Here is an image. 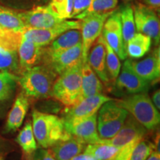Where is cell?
Masks as SVG:
<instances>
[{"label":"cell","instance_id":"14","mask_svg":"<svg viewBox=\"0 0 160 160\" xmlns=\"http://www.w3.org/2000/svg\"><path fill=\"white\" fill-rule=\"evenodd\" d=\"M147 129L137 121L132 115L128 116L123 125L114 137L110 139H100L99 142L109 144L121 148L137 138H144Z\"/></svg>","mask_w":160,"mask_h":160},{"label":"cell","instance_id":"5","mask_svg":"<svg viewBox=\"0 0 160 160\" xmlns=\"http://www.w3.org/2000/svg\"><path fill=\"white\" fill-rule=\"evenodd\" d=\"M97 115V131L100 139H110L118 133L129 113L116 100L106 102Z\"/></svg>","mask_w":160,"mask_h":160},{"label":"cell","instance_id":"30","mask_svg":"<svg viewBox=\"0 0 160 160\" xmlns=\"http://www.w3.org/2000/svg\"><path fill=\"white\" fill-rule=\"evenodd\" d=\"M18 76L10 72L0 71V101L6 100L13 95L17 87Z\"/></svg>","mask_w":160,"mask_h":160},{"label":"cell","instance_id":"11","mask_svg":"<svg viewBox=\"0 0 160 160\" xmlns=\"http://www.w3.org/2000/svg\"><path fill=\"white\" fill-rule=\"evenodd\" d=\"M102 35L106 42L117 53L119 59H126L127 53L124 46L119 11H113L107 18L104 23Z\"/></svg>","mask_w":160,"mask_h":160},{"label":"cell","instance_id":"19","mask_svg":"<svg viewBox=\"0 0 160 160\" xmlns=\"http://www.w3.org/2000/svg\"><path fill=\"white\" fill-rule=\"evenodd\" d=\"M131 65L138 76L148 82L159 79L160 75L159 48L154 50L151 55L142 60H131Z\"/></svg>","mask_w":160,"mask_h":160},{"label":"cell","instance_id":"34","mask_svg":"<svg viewBox=\"0 0 160 160\" xmlns=\"http://www.w3.org/2000/svg\"><path fill=\"white\" fill-rule=\"evenodd\" d=\"M73 0H50L48 7L62 19H71Z\"/></svg>","mask_w":160,"mask_h":160},{"label":"cell","instance_id":"41","mask_svg":"<svg viewBox=\"0 0 160 160\" xmlns=\"http://www.w3.org/2000/svg\"><path fill=\"white\" fill-rule=\"evenodd\" d=\"M0 160H5V159H3V158H2V157H0Z\"/></svg>","mask_w":160,"mask_h":160},{"label":"cell","instance_id":"22","mask_svg":"<svg viewBox=\"0 0 160 160\" xmlns=\"http://www.w3.org/2000/svg\"><path fill=\"white\" fill-rule=\"evenodd\" d=\"M82 43L80 29H71L64 32L53 40L44 51V57L55 55Z\"/></svg>","mask_w":160,"mask_h":160},{"label":"cell","instance_id":"36","mask_svg":"<svg viewBox=\"0 0 160 160\" xmlns=\"http://www.w3.org/2000/svg\"><path fill=\"white\" fill-rule=\"evenodd\" d=\"M33 160H56L50 150L39 149L33 153Z\"/></svg>","mask_w":160,"mask_h":160},{"label":"cell","instance_id":"24","mask_svg":"<svg viewBox=\"0 0 160 160\" xmlns=\"http://www.w3.org/2000/svg\"><path fill=\"white\" fill-rule=\"evenodd\" d=\"M152 39L141 33H136L128 42L126 53L133 59H139L145 56L151 49Z\"/></svg>","mask_w":160,"mask_h":160},{"label":"cell","instance_id":"12","mask_svg":"<svg viewBox=\"0 0 160 160\" xmlns=\"http://www.w3.org/2000/svg\"><path fill=\"white\" fill-rule=\"evenodd\" d=\"M26 28H48L62 22L63 20L56 16L48 5L37 6L28 11L18 12Z\"/></svg>","mask_w":160,"mask_h":160},{"label":"cell","instance_id":"6","mask_svg":"<svg viewBox=\"0 0 160 160\" xmlns=\"http://www.w3.org/2000/svg\"><path fill=\"white\" fill-rule=\"evenodd\" d=\"M71 29H81V20L65 19L58 25L48 28H25L22 31V37L42 47H45L64 32Z\"/></svg>","mask_w":160,"mask_h":160},{"label":"cell","instance_id":"42","mask_svg":"<svg viewBox=\"0 0 160 160\" xmlns=\"http://www.w3.org/2000/svg\"><path fill=\"white\" fill-rule=\"evenodd\" d=\"M123 1H131V0H123Z\"/></svg>","mask_w":160,"mask_h":160},{"label":"cell","instance_id":"21","mask_svg":"<svg viewBox=\"0 0 160 160\" xmlns=\"http://www.w3.org/2000/svg\"><path fill=\"white\" fill-rule=\"evenodd\" d=\"M29 102L27 97L24 92L20 93L17 96L12 108L8 115L4 128L5 133L14 132L21 127L27 114Z\"/></svg>","mask_w":160,"mask_h":160},{"label":"cell","instance_id":"2","mask_svg":"<svg viewBox=\"0 0 160 160\" xmlns=\"http://www.w3.org/2000/svg\"><path fill=\"white\" fill-rule=\"evenodd\" d=\"M33 134L36 141L42 148H48L58 142L71 137L66 133L63 120L53 114L34 110L32 113Z\"/></svg>","mask_w":160,"mask_h":160},{"label":"cell","instance_id":"37","mask_svg":"<svg viewBox=\"0 0 160 160\" xmlns=\"http://www.w3.org/2000/svg\"><path fill=\"white\" fill-rule=\"evenodd\" d=\"M144 5L155 11H159L160 8V0H142Z\"/></svg>","mask_w":160,"mask_h":160},{"label":"cell","instance_id":"10","mask_svg":"<svg viewBox=\"0 0 160 160\" xmlns=\"http://www.w3.org/2000/svg\"><path fill=\"white\" fill-rule=\"evenodd\" d=\"M112 99L102 93L84 98L76 105L68 108L62 119L64 123H68L85 119L97 113L104 103Z\"/></svg>","mask_w":160,"mask_h":160},{"label":"cell","instance_id":"39","mask_svg":"<svg viewBox=\"0 0 160 160\" xmlns=\"http://www.w3.org/2000/svg\"><path fill=\"white\" fill-rule=\"evenodd\" d=\"M145 160H160V153L155 150Z\"/></svg>","mask_w":160,"mask_h":160},{"label":"cell","instance_id":"35","mask_svg":"<svg viewBox=\"0 0 160 160\" xmlns=\"http://www.w3.org/2000/svg\"><path fill=\"white\" fill-rule=\"evenodd\" d=\"M91 1L92 0H73L71 19H73L79 13L85 11L91 5Z\"/></svg>","mask_w":160,"mask_h":160},{"label":"cell","instance_id":"23","mask_svg":"<svg viewBox=\"0 0 160 160\" xmlns=\"http://www.w3.org/2000/svg\"><path fill=\"white\" fill-rule=\"evenodd\" d=\"M81 76L82 99L91 97V96L101 94L102 93V83L88 62L82 63Z\"/></svg>","mask_w":160,"mask_h":160},{"label":"cell","instance_id":"17","mask_svg":"<svg viewBox=\"0 0 160 160\" xmlns=\"http://www.w3.org/2000/svg\"><path fill=\"white\" fill-rule=\"evenodd\" d=\"M44 51V47L39 46L31 40L22 38L17 49L20 72L42 62Z\"/></svg>","mask_w":160,"mask_h":160},{"label":"cell","instance_id":"3","mask_svg":"<svg viewBox=\"0 0 160 160\" xmlns=\"http://www.w3.org/2000/svg\"><path fill=\"white\" fill-rule=\"evenodd\" d=\"M116 101L147 130H153L159 125V112L146 92Z\"/></svg>","mask_w":160,"mask_h":160},{"label":"cell","instance_id":"25","mask_svg":"<svg viewBox=\"0 0 160 160\" xmlns=\"http://www.w3.org/2000/svg\"><path fill=\"white\" fill-rule=\"evenodd\" d=\"M119 148L103 142L88 144L84 149V153L97 160H113Z\"/></svg>","mask_w":160,"mask_h":160},{"label":"cell","instance_id":"31","mask_svg":"<svg viewBox=\"0 0 160 160\" xmlns=\"http://www.w3.org/2000/svg\"><path fill=\"white\" fill-rule=\"evenodd\" d=\"M0 71L12 73L20 71L17 51L0 48Z\"/></svg>","mask_w":160,"mask_h":160},{"label":"cell","instance_id":"1","mask_svg":"<svg viewBox=\"0 0 160 160\" xmlns=\"http://www.w3.org/2000/svg\"><path fill=\"white\" fill-rule=\"evenodd\" d=\"M17 82L24 93L30 97L45 99L51 97V91L57 74L47 65H37L20 72Z\"/></svg>","mask_w":160,"mask_h":160},{"label":"cell","instance_id":"18","mask_svg":"<svg viewBox=\"0 0 160 160\" xmlns=\"http://www.w3.org/2000/svg\"><path fill=\"white\" fill-rule=\"evenodd\" d=\"M156 148L144 138H137L121 148L113 160H145Z\"/></svg>","mask_w":160,"mask_h":160},{"label":"cell","instance_id":"27","mask_svg":"<svg viewBox=\"0 0 160 160\" xmlns=\"http://www.w3.org/2000/svg\"><path fill=\"white\" fill-rule=\"evenodd\" d=\"M0 27L21 33H22L26 28L17 12L2 6H0Z\"/></svg>","mask_w":160,"mask_h":160},{"label":"cell","instance_id":"8","mask_svg":"<svg viewBox=\"0 0 160 160\" xmlns=\"http://www.w3.org/2000/svg\"><path fill=\"white\" fill-rule=\"evenodd\" d=\"M111 13H93L81 19L82 45L83 63L87 62L89 50L93 42L102 34L103 25Z\"/></svg>","mask_w":160,"mask_h":160},{"label":"cell","instance_id":"9","mask_svg":"<svg viewBox=\"0 0 160 160\" xmlns=\"http://www.w3.org/2000/svg\"><path fill=\"white\" fill-rule=\"evenodd\" d=\"M42 62L57 75L62 74L68 70L83 63L82 43L57 54L43 57Z\"/></svg>","mask_w":160,"mask_h":160},{"label":"cell","instance_id":"15","mask_svg":"<svg viewBox=\"0 0 160 160\" xmlns=\"http://www.w3.org/2000/svg\"><path fill=\"white\" fill-rule=\"evenodd\" d=\"M116 80V85L119 88L125 90L131 94L145 93L149 88L148 82L142 79L132 68L131 59L125 60Z\"/></svg>","mask_w":160,"mask_h":160},{"label":"cell","instance_id":"7","mask_svg":"<svg viewBox=\"0 0 160 160\" xmlns=\"http://www.w3.org/2000/svg\"><path fill=\"white\" fill-rule=\"evenodd\" d=\"M133 11L136 31L143 33L155 42H159V19L153 9L142 3H137L132 8Z\"/></svg>","mask_w":160,"mask_h":160},{"label":"cell","instance_id":"29","mask_svg":"<svg viewBox=\"0 0 160 160\" xmlns=\"http://www.w3.org/2000/svg\"><path fill=\"white\" fill-rule=\"evenodd\" d=\"M118 4L117 0H92L89 7L74 17L76 19L81 20L86 16L93 13H111L114 11Z\"/></svg>","mask_w":160,"mask_h":160},{"label":"cell","instance_id":"38","mask_svg":"<svg viewBox=\"0 0 160 160\" xmlns=\"http://www.w3.org/2000/svg\"><path fill=\"white\" fill-rule=\"evenodd\" d=\"M152 102L156 107L158 111H159L160 109V91L159 90H157V91H155L153 93V94L152 95Z\"/></svg>","mask_w":160,"mask_h":160},{"label":"cell","instance_id":"32","mask_svg":"<svg viewBox=\"0 0 160 160\" xmlns=\"http://www.w3.org/2000/svg\"><path fill=\"white\" fill-rule=\"evenodd\" d=\"M22 38V33L0 27V48L17 51Z\"/></svg>","mask_w":160,"mask_h":160},{"label":"cell","instance_id":"33","mask_svg":"<svg viewBox=\"0 0 160 160\" xmlns=\"http://www.w3.org/2000/svg\"><path fill=\"white\" fill-rule=\"evenodd\" d=\"M106 49V67L108 73L109 78L111 77L112 80H116L121 70V63H120L119 58L114 51L111 48V47L105 42Z\"/></svg>","mask_w":160,"mask_h":160},{"label":"cell","instance_id":"28","mask_svg":"<svg viewBox=\"0 0 160 160\" xmlns=\"http://www.w3.org/2000/svg\"><path fill=\"white\" fill-rule=\"evenodd\" d=\"M16 141L26 155L31 156L37 149V143L33 134L31 122H27L18 134Z\"/></svg>","mask_w":160,"mask_h":160},{"label":"cell","instance_id":"40","mask_svg":"<svg viewBox=\"0 0 160 160\" xmlns=\"http://www.w3.org/2000/svg\"><path fill=\"white\" fill-rule=\"evenodd\" d=\"M77 160H97L96 159H94L93 157H91V156L86 154V153H83L82 154H79L77 156Z\"/></svg>","mask_w":160,"mask_h":160},{"label":"cell","instance_id":"20","mask_svg":"<svg viewBox=\"0 0 160 160\" xmlns=\"http://www.w3.org/2000/svg\"><path fill=\"white\" fill-rule=\"evenodd\" d=\"M85 148V143L71 136L56 143L50 151L56 160H77V156L84 151Z\"/></svg>","mask_w":160,"mask_h":160},{"label":"cell","instance_id":"16","mask_svg":"<svg viewBox=\"0 0 160 160\" xmlns=\"http://www.w3.org/2000/svg\"><path fill=\"white\" fill-rule=\"evenodd\" d=\"M87 62L101 82L108 85L110 78L106 67V49L105 39L100 35L89 50Z\"/></svg>","mask_w":160,"mask_h":160},{"label":"cell","instance_id":"4","mask_svg":"<svg viewBox=\"0 0 160 160\" xmlns=\"http://www.w3.org/2000/svg\"><path fill=\"white\" fill-rule=\"evenodd\" d=\"M82 63L79 64L59 75L52 87L51 97L71 108L82 99Z\"/></svg>","mask_w":160,"mask_h":160},{"label":"cell","instance_id":"26","mask_svg":"<svg viewBox=\"0 0 160 160\" xmlns=\"http://www.w3.org/2000/svg\"><path fill=\"white\" fill-rule=\"evenodd\" d=\"M119 12L120 17H121L122 31L124 46H125L126 51V45H127L128 42L136 33L133 11L131 6L130 5H127L122 8L121 11Z\"/></svg>","mask_w":160,"mask_h":160},{"label":"cell","instance_id":"13","mask_svg":"<svg viewBox=\"0 0 160 160\" xmlns=\"http://www.w3.org/2000/svg\"><path fill=\"white\" fill-rule=\"evenodd\" d=\"M66 133L77 138L85 144L100 142L97 131V113L71 122L64 123Z\"/></svg>","mask_w":160,"mask_h":160}]
</instances>
